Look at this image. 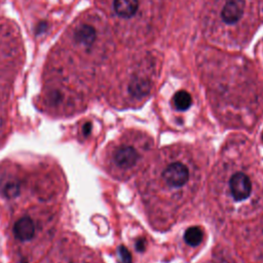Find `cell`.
<instances>
[{
  "label": "cell",
  "instance_id": "cell-9",
  "mask_svg": "<svg viewBox=\"0 0 263 263\" xmlns=\"http://www.w3.org/2000/svg\"><path fill=\"white\" fill-rule=\"evenodd\" d=\"M21 192V183L18 179H6L1 184V193L2 196L8 200L15 199Z\"/></svg>",
  "mask_w": 263,
  "mask_h": 263
},
{
  "label": "cell",
  "instance_id": "cell-5",
  "mask_svg": "<svg viewBox=\"0 0 263 263\" xmlns=\"http://www.w3.org/2000/svg\"><path fill=\"white\" fill-rule=\"evenodd\" d=\"M138 158V152L131 146L121 147L114 155L115 164L123 169H131L137 163Z\"/></svg>",
  "mask_w": 263,
  "mask_h": 263
},
{
  "label": "cell",
  "instance_id": "cell-2",
  "mask_svg": "<svg viewBox=\"0 0 263 263\" xmlns=\"http://www.w3.org/2000/svg\"><path fill=\"white\" fill-rule=\"evenodd\" d=\"M231 191L234 200L236 201H244L248 199L252 191V185L251 181L243 173H236L232 178L231 183H230Z\"/></svg>",
  "mask_w": 263,
  "mask_h": 263
},
{
  "label": "cell",
  "instance_id": "cell-1",
  "mask_svg": "<svg viewBox=\"0 0 263 263\" xmlns=\"http://www.w3.org/2000/svg\"><path fill=\"white\" fill-rule=\"evenodd\" d=\"M164 178L167 183L172 187H181L189 179V171L181 163L170 165L164 172Z\"/></svg>",
  "mask_w": 263,
  "mask_h": 263
},
{
  "label": "cell",
  "instance_id": "cell-4",
  "mask_svg": "<svg viewBox=\"0 0 263 263\" xmlns=\"http://www.w3.org/2000/svg\"><path fill=\"white\" fill-rule=\"evenodd\" d=\"M245 1L244 0H231L222 10L221 16L225 23L234 24L239 21L244 14Z\"/></svg>",
  "mask_w": 263,
  "mask_h": 263
},
{
  "label": "cell",
  "instance_id": "cell-11",
  "mask_svg": "<svg viewBox=\"0 0 263 263\" xmlns=\"http://www.w3.org/2000/svg\"><path fill=\"white\" fill-rule=\"evenodd\" d=\"M184 241L192 247H197L202 241V232L200 227H189L184 234Z\"/></svg>",
  "mask_w": 263,
  "mask_h": 263
},
{
  "label": "cell",
  "instance_id": "cell-14",
  "mask_svg": "<svg viewBox=\"0 0 263 263\" xmlns=\"http://www.w3.org/2000/svg\"><path fill=\"white\" fill-rule=\"evenodd\" d=\"M145 247H146V242L143 237H141V239H139L137 243H136V249H137L139 252H143L144 250H145Z\"/></svg>",
  "mask_w": 263,
  "mask_h": 263
},
{
  "label": "cell",
  "instance_id": "cell-3",
  "mask_svg": "<svg viewBox=\"0 0 263 263\" xmlns=\"http://www.w3.org/2000/svg\"><path fill=\"white\" fill-rule=\"evenodd\" d=\"M14 233L19 241L26 242L32 240L34 234H35V225H34L33 220L29 216L19 219L15 223Z\"/></svg>",
  "mask_w": 263,
  "mask_h": 263
},
{
  "label": "cell",
  "instance_id": "cell-8",
  "mask_svg": "<svg viewBox=\"0 0 263 263\" xmlns=\"http://www.w3.org/2000/svg\"><path fill=\"white\" fill-rule=\"evenodd\" d=\"M150 89H151L150 82L146 79L139 77L134 78L129 86L130 94L136 98H143L147 96L149 94Z\"/></svg>",
  "mask_w": 263,
  "mask_h": 263
},
{
  "label": "cell",
  "instance_id": "cell-10",
  "mask_svg": "<svg viewBox=\"0 0 263 263\" xmlns=\"http://www.w3.org/2000/svg\"><path fill=\"white\" fill-rule=\"evenodd\" d=\"M173 102H174L175 107L178 110H180V111H185V110H187L191 106L192 99L187 92L179 91L175 94Z\"/></svg>",
  "mask_w": 263,
  "mask_h": 263
},
{
  "label": "cell",
  "instance_id": "cell-6",
  "mask_svg": "<svg viewBox=\"0 0 263 263\" xmlns=\"http://www.w3.org/2000/svg\"><path fill=\"white\" fill-rule=\"evenodd\" d=\"M115 13L123 18H131L137 13L139 2L138 0H114Z\"/></svg>",
  "mask_w": 263,
  "mask_h": 263
},
{
  "label": "cell",
  "instance_id": "cell-13",
  "mask_svg": "<svg viewBox=\"0 0 263 263\" xmlns=\"http://www.w3.org/2000/svg\"><path fill=\"white\" fill-rule=\"evenodd\" d=\"M49 100H50V102H52V103H54V104L60 103L61 100H62L61 93H60V92H58V91L52 92V93H50V95H49Z\"/></svg>",
  "mask_w": 263,
  "mask_h": 263
},
{
  "label": "cell",
  "instance_id": "cell-7",
  "mask_svg": "<svg viewBox=\"0 0 263 263\" xmlns=\"http://www.w3.org/2000/svg\"><path fill=\"white\" fill-rule=\"evenodd\" d=\"M96 39V30L90 25H82L75 31V40L83 46H91Z\"/></svg>",
  "mask_w": 263,
  "mask_h": 263
},
{
  "label": "cell",
  "instance_id": "cell-15",
  "mask_svg": "<svg viewBox=\"0 0 263 263\" xmlns=\"http://www.w3.org/2000/svg\"><path fill=\"white\" fill-rule=\"evenodd\" d=\"M82 132H83L84 136L90 135V133L92 132V124L91 123H87L86 124H84L83 128H82Z\"/></svg>",
  "mask_w": 263,
  "mask_h": 263
},
{
  "label": "cell",
  "instance_id": "cell-12",
  "mask_svg": "<svg viewBox=\"0 0 263 263\" xmlns=\"http://www.w3.org/2000/svg\"><path fill=\"white\" fill-rule=\"evenodd\" d=\"M118 258H120V263H132L131 253L124 246L118 248Z\"/></svg>",
  "mask_w": 263,
  "mask_h": 263
}]
</instances>
